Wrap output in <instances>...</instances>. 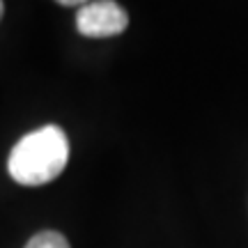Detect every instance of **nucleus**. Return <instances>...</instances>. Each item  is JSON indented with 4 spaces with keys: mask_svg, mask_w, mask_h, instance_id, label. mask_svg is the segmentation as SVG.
<instances>
[{
    "mask_svg": "<svg viewBox=\"0 0 248 248\" xmlns=\"http://www.w3.org/2000/svg\"><path fill=\"white\" fill-rule=\"evenodd\" d=\"M69 161V140L58 124H46L26 133L12 147L7 159L9 177L23 186H42L53 182Z\"/></svg>",
    "mask_w": 248,
    "mask_h": 248,
    "instance_id": "obj_1",
    "label": "nucleus"
},
{
    "mask_svg": "<svg viewBox=\"0 0 248 248\" xmlns=\"http://www.w3.org/2000/svg\"><path fill=\"white\" fill-rule=\"evenodd\" d=\"M129 26V14L120 2L113 0H94L83 2L76 12V28L80 35L101 39V37H115L124 32Z\"/></svg>",
    "mask_w": 248,
    "mask_h": 248,
    "instance_id": "obj_2",
    "label": "nucleus"
},
{
    "mask_svg": "<svg viewBox=\"0 0 248 248\" xmlns=\"http://www.w3.org/2000/svg\"><path fill=\"white\" fill-rule=\"evenodd\" d=\"M26 248H71V246L64 234H60L55 230H44V232H37L35 237H30Z\"/></svg>",
    "mask_w": 248,
    "mask_h": 248,
    "instance_id": "obj_3",
    "label": "nucleus"
},
{
    "mask_svg": "<svg viewBox=\"0 0 248 248\" xmlns=\"http://www.w3.org/2000/svg\"><path fill=\"white\" fill-rule=\"evenodd\" d=\"M60 5H64V7H80L83 2H78V0H62Z\"/></svg>",
    "mask_w": 248,
    "mask_h": 248,
    "instance_id": "obj_4",
    "label": "nucleus"
},
{
    "mask_svg": "<svg viewBox=\"0 0 248 248\" xmlns=\"http://www.w3.org/2000/svg\"><path fill=\"white\" fill-rule=\"evenodd\" d=\"M2 14H5V2H0V18H2Z\"/></svg>",
    "mask_w": 248,
    "mask_h": 248,
    "instance_id": "obj_5",
    "label": "nucleus"
}]
</instances>
